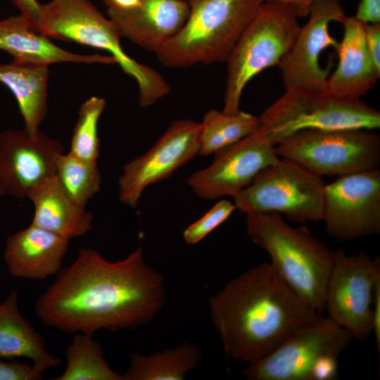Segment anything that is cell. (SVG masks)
<instances>
[{"instance_id": "6da1fadb", "label": "cell", "mask_w": 380, "mask_h": 380, "mask_svg": "<svg viewBox=\"0 0 380 380\" xmlns=\"http://www.w3.org/2000/svg\"><path fill=\"white\" fill-rule=\"evenodd\" d=\"M165 300L163 276L146 264L141 246L116 262L84 247L37 298L34 312L48 327L93 336L144 326Z\"/></svg>"}, {"instance_id": "7a4b0ae2", "label": "cell", "mask_w": 380, "mask_h": 380, "mask_svg": "<svg viewBox=\"0 0 380 380\" xmlns=\"http://www.w3.org/2000/svg\"><path fill=\"white\" fill-rule=\"evenodd\" d=\"M209 308L226 353L249 364L321 316L293 291L270 262L230 280L209 298Z\"/></svg>"}, {"instance_id": "3957f363", "label": "cell", "mask_w": 380, "mask_h": 380, "mask_svg": "<svg viewBox=\"0 0 380 380\" xmlns=\"http://www.w3.org/2000/svg\"><path fill=\"white\" fill-rule=\"evenodd\" d=\"M246 232L266 251L276 272L306 304L324 311L328 280L335 251L305 227H291L277 213L246 214Z\"/></svg>"}, {"instance_id": "277c9868", "label": "cell", "mask_w": 380, "mask_h": 380, "mask_svg": "<svg viewBox=\"0 0 380 380\" xmlns=\"http://www.w3.org/2000/svg\"><path fill=\"white\" fill-rule=\"evenodd\" d=\"M181 30L156 54L165 67L227 62L241 34L265 0H187Z\"/></svg>"}, {"instance_id": "5b68a950", "label": "cell", "mask_w": 380, "mask_h": 380, "mask_svg": "<svg viewBox=\"0 0 380 380\" xmlns=\"http://www.w3.org/2000/svg\"><path fill=\"white\" fill-rule=\"evenodd\" d=\"M259 119L258 132L273 146L304 129L380 127V112L361 99L298 87L286 89Z\"/></svg>"}, {"instance_id": "8992f818", "label": "cell", "mask_w": 380, "mask_h": 380, "mask_svg": "<svg viewBox=\"0 0 380 380\" xmlns=\"http://www.w3.org/2000/svg\"><path fill=\"white\" fill-rule=\"evenodd\" d=\"M42 7L56 39L110 53L122 70L137 82L141 107L147 108L170 92V85L158 71L124 51L115 22L106 18L89 0H50Z\"/></svg>"}, {"instance_id": "52a82bcc", "label": "cell", "mask_w": 380, "mask_h": 380, "mask_svg": "<svg viewBox=\"0 0 380 380\" xmlns=\"http://www.w3.org/2000/svg\"><path fill=\"white\" fill-rule=\"evenodd\" d=\"M300 26L293 6L265 1L245 28L227 63L224 108L238 112L243 89L265 69L278 65L291 47Z\"/></svg>"}, {"instance_id": "ba28073f", "label": "cell", "mask_w": 380, "mask_h": 380, "mask_svg": "<svg viewBox=\"0 0 380 380\" xmlns=\"http://www.w3.org/2000/svg\"><path fill=\"white\" fill-rule=\"evenodd\" d=\"M279 158L312 173L343 176L379 168L380 137L370 129H304L274 146Z\"/></svg>"}, {"instance_id": "9c48e42d", "label": "cell", "mask_w": 380, "mask_h": 380, "mask_svg": "<svg viewBox=\"0 0 380 380\" xmlns=\"http://www.w3.org/2000/svg\"><path fill=\"white\" fill-rule=\"evenodd\" d=\"M325 183L298 164L280 158L261 170L234 198L243 213H277L297 222L322 220Z\"/></svg>"}, {"instance_id": "30bf717a", "label": "cell", "mask_w": 380, "mask_h": 380, "mask_svg": "<svg viewBox=\"0 0 380 380\" xmlns=\"http://www.w3.org/2000/svg\"><path fill=\"white\" fill-rule=\"evenodd\" d=\"M380 277L379 259L365 252L351 255L335 252L328 280L325 307L330 319L359 341L367 339L373 329V298Z\"/></svg>"}, {"instance_id": "8fae6325", "label": "cell", "mask_w": 380, "mask_h": 380, "mask_svg": "<svg viewBox=\"0 0 380 380\" xmlns=\"http://www.w3.org/2000/svg\"><path fill=\"white\" fill-rule=\"evenodd\" d=\"M353 338L346 329L321 315L269 355L249 364L243 374L250 380H311L317 360L326 355L339 356Z\"/></svg>"}, {"instance_id": "7c38bea8", "label": "cell", "mask_w": 380, "mask_h": 380, "mask_svg": "<svg viewBox=\"0 0 380 380\" xmlns=\"http://www.w3.org/2000/svg\"><path fill=\"white\" fill-rule=\"evenodd\" d=\"M322 220L329 234L342 241L379 234V168L341 176L325 184Z\"/></svg>"}, {"instance_id": "4fadbf2b", "label": "cell", "mask_w": 380, "mask_h": 380, "mask_svg": "<svg viewBox=\"0 0 380 380\" xmlns=\"http://www.w3.org/2000/svg\"><path fill=\"white\" fill-rule=\"evenodd\" d=\"M201 122L181 119L171 122L144 154L127 163L119 177V199L136 208L143 191L170 177L198 155Z\"/></svg>"}, {"instance_id": "5bb4252c", "label": "cell", "mask_w": 380, "mask_h": 380, "mask_svg": "<svg viewBox=\"0 0 380 380\" xmlns=\"http://www.w3.org/2000/svg\"><path fill=\"white\" fill-rule=\"evenodd\" d=\"M214 154L209 166L194 172L186 180L192 191L205 199L234 197L261 170L280 158L274 146L258 130Z\"/></svg>"}, {"instance_id": "9a60e30c", "label": "cell", "mask_w": 380, "mask_h": 380, "mask_svg": "<svg viewBox=\"0 0 380 380\" xmlns=\"http://www.w3.org/2000/svg\"><path fill=\"white\" fill-rule=\"evenodd\" d=\"M309 19L299 32L289 51L278 66L285 89L304 88L324 91L330 66L322 68L319 59L329 46L338 45L329 33L333 21L340 22L346 15L339 0H317L310 10Z\"/></svg>"}, {"instance_id": "2e32d148", "label": "cell", "mask_w": 380, "mask_h": 380, "mask_svg": "<svg viewBox=\"0 0 380 380\" xmlns=\"http://www.w3.org/2000/svg\"><path fill=\"white\" fill-rule=\"evenodd\" d=\"M62 144L44 132L31 134L24 128L0 133V192L17 198L55 175Z\"/></svg>"}, {"instance_id": "e0dca14e", "label": "cell", "mask_w": 380, "mask_h": 380, "mask_svg": "<svg viewBox=\"0 0 380 380\" xmlns=\"http://www.w3.org/2000/svg\"><path fill=\"white\" fill-rule=\"evenodd\" d=\"M186 0H141L126 10L107 8L122 37L157 52L183 27L189 15Z\"/></svg>"}, {"instance_id": "ac0fdd59", "label": "cell", "mask_w": 380, "mask_h": 380, "mask_svg": "<svg viewBox=\"0 0 380 380\" xmlns=\"http://www.w3.org/2000/svg\"><path fill=\"white\" fill-rule=\"evenodd\" d=\"M69 241L30 224L7 237L4 258L8 272L15 278L34 280L56 276Z\"/></svg>"}, {"instance_id": "d6986e66", "label": "cell", "mask_w": 380, "mask_h": 380, "mask_svg": "<svg viewBox=\"0 0 380 380\" xmlns=\"http://www.w3.org/2000/svg\"><path fill=\"white\" fill-rule=\"evenodd\" d=\"M339 23L343 34L336 49L338 62L329 75L324 91L341 97L360 99L375 86L380 71L367 47L365 23L346 15Z\"/></svg>"}, {"instance_id": "ffe728a7", "label": "cell", "mask_w": 380, "mask_h": 380, "mask_svg": "<svg viewBox=\"0 0 380 380\" xmlns=\"http://www.w3.org/2000/svg\"><path fill=\"white\" fill-rule=\"evenodd\" d=\"M0 50L13 59L49 65L58 63H117L110 55L80 54L57 46L50 37L34 30L20 13L0 19Z\"/></svg>"}, {"instance_id": "44dd1931", "label": "cell", "mask_w": 380, "mask_h": 380, "mask_svg": "<svg viewBox=\"0 0 380 380\" xmlns=\"http://www.w3.org/2000/svg\"><path fill=\"white\" fill-rule=\"evenodd\" d=\"M27 198L34 205L32 225L69 240L84 235L92 228L93 213L73 203L55 175L33 187Z\"/></svg>"}, {"instance_id": "7402d4cb", "label": "cell", "mask_w": 380, "mask_h": 380, "mask_svg": "<svg viewBox=\"0 0 380 380\" xmlns=\"http://www.w3.org/2000/svg\"><path fill=\"white\" fill-rule=\"evenodd\" d=\"M49 65L13 59L0 64V82L14 95L23 118L24 129L36 134L46 118Z\"/></svg>"}, {"instance_id": "603a6c76", "label": "cell", "mask_w": 380, "mask_h": 380, "mask_svg": "<svg viewBox=\"0 0 380 380\" xmlns=\"http://www.w3.org/2000/svg\"><path fill=\"white\" fill-rule=\"evenodd\" d=\"M27 357L44 372L62 364L49 353L43 337L20 312L18 293L11 291L0 304V357Z\"/></svg>"}, {"instance_id": "cb8c5ba5", "label": "cell", "mask_w": 380, "mask_h": 380, "mask_svg": "<svg viewBox=\"0 0 380 380\" xmlns=\"http://www.w3.org/2000/svg\"><path fill=\"white\" fill-rule=\"evenodd\" d=\"M201 356V350L188 342L148 355L132 353L123 376L125 380H182L198 365Z\"/></svg>"}, {"instance_id": "d4e9b609", "label": "cell", "mask_w": 380, "mask_h": 380, "mask_svg": "<svg viewBox=\"0 0 380 380\" xmlns=\"http://www.w3.org/2000/svg\"><path fill=\"white\" fill-rule=\"evenodd\" d=\"M259 117L239 110L227 113L215 109L205 113L199 136L198 155L208 156L256 132Z\"/></svg>"}, {"instance_id": "484cf974", "label": "cell", "mask_w": 380, "mask_h": 380, "mask_svg": "<svg viewBox=\"0 0 380 380\" xmlns=\"http://www.w3.org/2000/svg\"><path fill=\"white\" fill-rule=\"evenodd\" d=\"M93 336L77 333L65 350L66 367L53 380H125L103 357L101 345Z\"/></svg>"}, {"instance_id": "4316f807", "label": "cell", "mask_w": 380, "mask_h": 380, "mask_svg": "<svg viewBox=\"0 0 380 380\" xmlns=\"http://www.w3.org/2000/svg\"><path fill=\"white\" fill-rule=\"evenodd\" d=\"M55 176L70 201L82 208H86L101 188V175L97 163L78 158L70 153H63L58 158Z\"/></svg>"}, {"instance_id": "83f0119b", "label": "cell", "mask_w": 380, "mask_h": 380, "mask_svg": "<svg viewBox=\"0 0 380 380\" xmlns=\"http://www.w3.org/2000/svg\"><path fill=\"white\" fill-rule=\"evenodd\" d=\"M106 106L104 98L95 96L81 105L68 153L78 158L97 163L100 152L98 125Z\"/></svg>"}, {"instance_id": "f1b7e54d", "label": "cell", "mask_w": 380, "mask_h": 380, "mask_svg": "<svg viewBox=\"0 0 380 380\" xmlns=\"http://www.w3.org/2000/svg\"><path fill=\"white\" fill-rule=\"evenodd\" d=\"M235 209L234 203L229 201H220L200 219L184 229V240L191 245L198 243L226 221Z\"/></svg>"}, {"instance_id": "f546056e", "label": "cell", "mask_w": 380, "mask_h": 380, "mask_svg": "<svg viewBox=\"0 0 380 380\" xmlns=\"http://www.w3.org/2000/svg\"><path fill=\"white\" fill-rule=\"evenodd\" d=\"M10 1L34 30L50 38L56 39L44 15L42 4L37 0Z\"/></svg>"}, {"instance_id": "4dcf8cb0", "label": "cell", "mask_w": 380, "mask_h": 380, "mask_svg": "<svg viewBox=\"0 0 380 380\" xmlns=\"http://www.w3.org/2000/svg\"><path fill=\"white\" fill-rule=\"evenodd\" d=\"M44 372L33 363L0 360V380H39Z\"/></svg>"}, {"instance_id": "1f68e13d", "label": "cell", "mask_w": 380, "mask_h": 380, "mask_svg": "<svg viewBox=\"0 0 380 380\" xmlns=\"http://www.w3.org/2000/svg\"><path fill=\"white\" fill-rule=\"evenodd\" d=\"M338 357L326 355L316 362L311 372V380H334L338 377Z\"/></svg>"}, {"instance_id": "d6a6232c", "label": "cell", "mask_w": 380, "mask_h": 380, "mask_svg": "<svg viewBox=\"0 0 380 380\" xmlns=\"http://www.w3.org/2000/svg\"><path fill=\"white\" fill-rule=\"evenodd\" d=\"M365 37L369 55L380 71V23H365Z\"/></svg>"}, {"instance_id": "836d02e7", "label": "cell", "mask_w": 380, "mask_h": 380, "mask_svg": "<svg viewBox=\"0 0 380 380\" xmlns=\"http://www.w3.org/2000/svg\"><path fill=\"white\" fill-rule=\"evenodd\" d=\"M354 17L365 23H380V0H361Z\"/></svg>"}, {"instance_id": "e575fe53", "label": "cell", "mask_w": 380, "mask_h": 380, "mask_svg": "<svg viewBox=\"0 0 380 380\" xmlns=\"http://www.w3.org/2000/svg\"><path fill=\"white\" fill-rule=\"evenodd\" d=\"M373 329L372 334L376 340L379 352L380 351V277L377 279L373 298Z\"/></svg>"}, {"instance_id": "d590c367", "label": "cell", "mask_w": 380, "mask_h": 380, "mask_svg": "<svg viewBox=\"0 0 380 380\" xmlns=\"http://www.w3.org/2000/svg\"><path fill=\"white\" fill-rule=\"evenodd\" d=\"M274 1L289 4L296 8L298 17H306L309 15L312 4L317 0H265ZM341 1V0H339Z\"/></svg>"}, {"instance_id": "8d00e7d4", "label": "cell", "mask_w": 380, "mask_h": 380, "mask_svg": "<svg viewBox=\"0 0 380 380\" xmlns=\"http://www.w3.org/2000/svg\"><path fill=\"white\" fill-rule=\"evenodd\" d=\"M107 8L126 10L134 8L140 4L141 0H103Z\"/></svg>"}, {"instance_id": "74e56055", "label": "cell", "mask_w": 380, "mask_h": 380, "mask_svg": "<svg viewBox=\"0 0 380 380\" xmlns=\"http://www.w3.org/2000/svg\"><path fill=\"white\" fill-rule=\"evenodd\" d=\"M0 196H2V194H1V192H0Z\"/></svg>"}, {"instance_id": "f35d334b", "label": "cell", "mask_w": 380, "mask_h": 380, "mask_svg": "<svg viewBox=\"0 0 380 380\" xmlns=\"http://www.w3.org/2000/svg\"><path fill=\"white\" fill-rule=\"evenodd\" d=\"M187 1V0H186Z\"/></svg>"}]
</instances>
